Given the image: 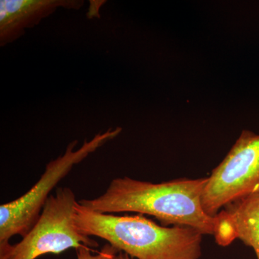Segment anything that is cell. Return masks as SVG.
I'll return each instance as SVG.
<instances>
[{"instance_id": "cell-8", "label": "cell", "mask_w": 259, "mask_h": 259, "mask_svg": "<svg viewBox=\"0 0 259 259\" xmlns=\"http://www.w3.org/2000/svg\"><path fill=\"white\" fill-rule=\"evenodd\" d=\"M76 259H114L118 253V250L107 244L104 245L103 248L99 252L95 253V250L88 247H81L76 250Z\"/></svg>"}, {"instance_id": "cell-6", "label": "cell", "mask_w": 259, "mask_h": 259, "mask_svg": "<svg viewBox=\"0 0 259 259\" xmlns=\"http://www.w3.org/2000/svg\"><path fill=\"white\" fill-rule=\"evenodd\" d=\"M82 0H1L0 46L4 47L23 36L42 19L63 8L79 10Z\"/></svg>"}, {"instance_id": "cell-3", "label": "cell", "mask_w": 259, "mask_h": 259, "mask_svg": "<svg viewBox=\"0 0 259 259\" xmlns=\"http://www.w3.org/2000/svg\"><path fill=\"white\" fill-rule=\"evenodd\" d=\"M121 127L107 130L85 141L75 150L77 141L70 143L62 156L49 162L45 171L30 190L21 197L0 206V248L9 244L13 236L26 235L40 216L51 192L73 167L83 161L89 155L102 147L107 141L117 137Z\"/></svg>"}, {"instance_id": "cell-1", "label": "cell", "mask_w": 259, "mask_h": 259, "mask_svg": "<svg viewBox=\"0 0 259 259\" xmlns=\"http://www.w3.org/2000/svg\"><path fill=\"white\" fill-rule=\"evenodd\" d=\"M206 178L151 183L124 177L110 182L100 197L79 200L89 210L100 213L131 212L148 214L163 226L190 227L215 236L219 218L209 215L202 204Z\"/></svg>"}, {"instance_id": "cell-2", "label": "cell", "mask_w": 259, "mask_h": 259, "mask_svg": "<svg viewBox=\"0 0 259 259\" xmlns=\"http://www.w3.org/2000/svg\"><path fill=\"white\" fill-rule=\"evenodd\" d=\"M75 224L88 236L105 240L119 252L137 259H199L203 234L186 226H159L143 214L94 212L77 203Z\"/></svg>"}, {"instance_id": "cell-5", "label": "cell", "mask_w": 259, "mask_h": 259, "mask_svg": "<svg viewBox=\"0 0 259 259\" xmlns=\"http://www.w3.org/2000/svg\"><path fill=\"white\" fill-rule=\"evenodd\" d=\"M259 192V135L245 130L214 169L202 194L205 212L214 217L237 199Z\"/></svg>"}, {"instance_id": "cell-9", "label": "cell", "mask_w": 259, "mask_h": 259, "mask_svg": "<svg viewBox=\"0 0 259 259\" xmlns=\"http://www.w3.org/2000/svg\"><path fill=\"white\" fill-rule=\"evenodd\" d=\"M94 3H91L92 6L89 8V11L88 13V16L89 18H93L94 17H100L99 15V8H100L101 5H99L98 7H95V5L97 4V1H93ZM97 5L100 4L101 3V1L97 2Z\"/></svg>"}, {"instance_id": "cell-7", "label": "cell", "mask_w": 259, "mask_h": 259, "mask_svg": "<svg viewBox=\"0 0 259 259\" xmlns=\"http://www.w3.org/2000/svg\"><path fill=\"white\" fill-rule=\"evenodd\" d=\"M216 243L227 246L241 240L254 250L259 259V192L248 194L226 206L218 214Z\"/></svg>"}, {"instance_id": "cell-10", "label": "cell", "mask_w": 259, "mask_h": 259, "mask_svg": "<svg viewBox=\"0 0 259 259\" xmlns=\"http://www.w3.org/2000/svg\"><path fill=\"white\" fill-rule=\"evenodd\" d=\"M114 259H134L131 258L130 255H127V253H123V252H118L117 254L115 255Z\"/></svg>"}, {"instance_id": "cell-4", "label": "cell", "mask_w": 259, "mask_h": 259, "mask_svg": "<svg viewBox=\"0 0 259 259\" xmlns=\"http://www.w3.org/2000/svg\"><path fill=\"white\" fill-rule=\"evenodd\" d=\"M76 200L69 187H59L44 205L36 223L19 243L0 248V259H37L46 254H60L69 248L98 243L79 231L75 224Z\"/></svg>"}]
</instances>
